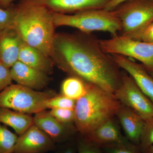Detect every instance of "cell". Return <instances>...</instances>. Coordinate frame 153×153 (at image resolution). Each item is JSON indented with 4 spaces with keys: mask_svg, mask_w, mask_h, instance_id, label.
<instances>
[{
    "mask_svg": "<svg viewBox=\"0 0 153 153\" xmlns=\"http://www.w3.org/2000/svg\"><path fill=\"white\" fill-rule=\"evenodd\" d=\"M51 58L69 76L109 93L114 94L121 83L120 68L91 34H56Z\"/></svg>",
    "mask_w": 153,
    "mask_h": 153,
    "instance_id": "cell-1",
    "label": "cell"
},
{
    "mask_svg": "<svg viewBox=\"0 0 153 153\" xmlns=\"http://www.w3.org/2000/svg\"><path fill=\"white\" fill-rule=\"evenodd\" d=\"M13 27L24 42L52 57L56 35L52 12L38 4L22 0L15 7Z\"/></svg>",
    "mask_w": 153,
    "mask_h": 153,
    "instance_id": "cell-2",
    "label": "cell"
},
{
    "mask_svg": "<svg viewBox=\"0 0 153 153\" xmlns=\"http://www.w3.org/2000/svg\"><path fill=\"white\" fill-rule=\"evenodd\" d=\"M121 103L113 94L88 83L87 92L76 100L74 126L83 137L116 115Z\"/></svg>",
    "mask_w": 153,
    "mask_h": 153,
    "instance_id": "cell-3",
    "label": "cell"
},
{
    "mask_svg": "<svg viewBox=\"0 0 153 153\" xmlns=\"http://www.w3.org/2000/svg\"><path fill=\"white\" fill-rule=\"evenodd\" d=\"M52 15L56 27H70L88 34L106 32L112 36L119 35L121 30L120 22L113 10L94 9L72 14L52 13Z\"/></svg>",
    "mask_w": 153,
    "mask_h": 153,
    "instance_id": "cell-4",
    "label": "cell"
},
{
    "mask_svg": "<svg viewBox=\"0 0 153 153\" xmlns=\"http://www.w3.org/2000/svg\"><path fill=\"white\" fill-rule=\"evenodd\" d=\"M57 95L54 91H37L19 84H11L0 92V107L28 114L47 110L48 100Z\"/></svg>",
    "mask_w": 153,
    "mask_h": 153,
    "instance_id": "cell-5",
    "label": "cell"
},
{
    "mask_svg": "<svg viewBox=\"0 0 153 153\" xmlns=\"http://www.w3.org/2000/svg\"><path fill=\"white\" fill-rule=\"evenodd\" d=\"M120 22L121 36L136 39L153 22V2L129 0L113 10Z\"/></svg>",
    "mask_w": 153,
    "mask_h": 153,
    "instance_id": "cell-6",
    "label": "cell"
},
{
    "mask_svg": "<svg viewBox=\"0 0 153 153\" xmlns=\"http://www.w3.org/2000/svg\"><path fill=\"white\" fill-rule=\"evenodd\" d=\"M102 49L110 55H122L139 61L153 74V43L117 35L100 40Z\"/></svg>",
    "mask_w": 153,
    "mask_h": 153,
    "instance_id": "cell-7",
    "label": "cell"
},
{
    "mask_svg": "<svg viewBox=\"0 0 153 153\" xmlns=\"http://www.w3.org/2000/svg\"><path fill=\"white\" fill-rule=\"evenodd\" d=\"M121 104L127 107L144 120L153 116V104L131 76L123 73L120 85L114 94Z\"/></svg>",
    "mask_w": 153,
    "mask_h": 153,
    "instance_id": "cell-8",
    "label": "cell"
},
{
    "mask_svg": "<svg viewBox=\"0 0 153 153\" xmlns=\"http://www.w3.org/2000/svg\"><path fill=\"white\" fill-rule=\"evenodd\" d=\"M55 143L34 124L18 136L13 153H45L54 149Z\"/></svg>",
    "mask_w": 153,
    "mask_h": 153,
    "instance_id": "cell-9",
    "label": "cell"
},
{
    "mask_svg": "<svg viewBox=\"0 0 153 153\" xmlns=\"http://www.w3.org/2000/svg\"><path fill=\"white\" fill-rule=\"evenodd\" d=\"M111 55L117 66L131 76L153 104V77L144 66L122 55Z\"/></svg>",
    "mask_w": 153,
    "mask_h": 153,
    "instance_id": "cell-10",
    "label": "cell"
},
{
    "mask_svg": "<svg viewBox=\"0 0 153 153\" xmlns=\"http://www.w3.org/2000/svg\"><path fill=\"white\" fill-rule=\"evenodd\" d=\"M44 7L52 13L72 14L104 9L110 0H27Z\"/></svg>",
    "mask_w": 153,
    "mask_h": 153,
    "instance_id": "cell-11",
    "label": "cell"
},
{
    "mask_svg": "<svg viewBox=\"0 0 153 153\" xmlns=\"http://www.w3.org/2000/svg\"><path fill=\"white\" fill-rule=\"evenodd\" d=\"M10 69L12 79L17 84L37 91L42 90L49 84L48 74L19 60Z\"/></svg>",
    "mask_w": 153,
    "mask_h": 153,
    "instance_id": "cell-12",
    "label": "cell"
},
{
    "mask_svg": "<svg viewBox=\"0 0 153 153\" xmlns=\"http://www.w3.org/2000/svg\"><path fill=\"white\" fill-rule=\"evenodd\" d=\"M84 139L100 147H105L129 141L123 136L113 118L98 126L84 137Z\"/></svg>",
    "mask_w": 153,
    "mask_h": 153,
    "instance_id": "cell-13",
    "label": "cell"
},
{
    "mask_svg": "<svg viewBox=\"0 0 153 153\" xmlns=\"http://www.w3.org/2000/svg\"><path fill=\"white\" fill-rule=\"evenodd\" d=\"M33 118L34 124L48 135L55 143L65 140L73 131V129L62 124L46 110L35 114Z\"/></svg>",
    "mask_w": 153,
    "mask_h": 153,
    "instance_id": "cell-14",
    "label": "cell"
},
{
    "mask_svg": "<svg viewBox=\"0 0 153 153\" xmlns=\"http://www.w3.org/2000/svg\"><path fill=\"white\" fill-rule=\"evenodd\" d=\"M116 116L123 128L126 138L130 142L139 146L144 120L132 110L121 104Z\"/></svg>",
    "mask_w": 153,
    "mask_h": 153,
    "instance_id": "cell-15",
    "label": "cell"
},
{
    "mask_svg": "<svg viewBox=\"0 0 153 153\" xmlns=\"http://www.w3.org/2000/svg\"><path fill=\"white\" fill-rule=\"evenodd\" d=\"M22 41L13 27L0 32V61L7 67L18 61Z\"/></svg>",
    "mask_w": 153,
    "mask_h": 153,
    "instance_id": "cell-16",
    "label": "cell"
},
{
    "mask_svg": "<svg viewBox=\"0 0 153 153\" xmlns=\"http://www.w3.org/2000/svg\"><path fill=\"white\" fill-rule=\"evenodd\" d=\"M18 60L49 75L53 71L54 63L51 57L22 41Z\"/></svg>",
    "mask_w": 153,
    "mask_h": 153,
    "instance_id": "cell-17",
    "label": "cell"
},
{
    "mask_svg": "<svg viewBox=\"0 0 153 153\" xmlns=\"http://www.w3.org/2000/svg\"><path fill=\"white\" fill-rule=\"evenodd\" d=\"M0 123L10 127L18 136L25 133L33 124V117L7 108L0 107Z\"/></svg>",
    "mask_w": 153,
    "mask_h": 153,
    "instance_id": "cell-18",
    "label": "cell"
},
{
    "mask_svg": "<svg viewBox=\"0 0 153 153\" xmlns=\"http://www.w3.org/2000/svg\"><path fill=\"white\" fill-rule=\"evenodd\" d=\"M88 83L74 76L65 78L60 86V94L73 100H78L87 92Z\"/></svg>",
    "mask_w": 153,
    "mask_h": 153,
    "instance_id": "cell-19",
    "label": "cell"
},
{
    "mask_svg": "<svg viewBox=\"0 0 153 153\" xmlns=\"http://www.w3.org/2000/svg\"><path fill=\"white\" fill-rule=\"evenodd\" d=\"M19 136L0 123V153H13Z\"/></svg>",
    "mask_w": 153,
    "mask_h": 153,
    "instance_id": "cell-20",
    "label": "cell"
},
{
    "mask_svg": "<svg viewBox=\"0 0 153 153\" xmlns=\"http://www.w3.org/2000/svg\"><path fill=\"white\" fill-rule=\"evenodd\" d=\"M49 112L62 124L71 128L76 129L74 126V109L53 108L50 109Z\"/></svg>",
    "mask_w": 153,
    "mask_h": 153,
    "instance_id": "cell-21",
    "label": "cell"
},
{
    "mask_svg": "<svg viewBox=\"0 0 153 153\" xmlns=\"http://www.w3.org/2000/svg\"><path fill=\"white\" fill-rule=\"evenodd\" d=\"M76 101L60 94L56 95L48 100L46 103L47 109H74Z\"/></svg>",
    "mask_w": 153,
    "mask_h": 153,
    "instance_id": "cell-22",
    "label": "cell"
},
{
    "mask_svg": "<svg viewBox=\"0 0 153 153\" xmlns=\"http://www.w3.org/2000/svg\"><path fill=\"white\" fill-rule=\"evenodd\" d=\"M153 145V116L145 120L139 144L141 151Z\"/></svg>",
    "mask_w": 153,
    "mask_h": 153,
    "instance_id": "cell-23",
    "label": "cell"
},
{
    "mask_svg": "<svg viewBox=\"0 0 153 153\" xmlns=\"http://www.w3.org/2000/svg\"><path fill=\"white\" fill-rule=\"evenodd\" d=\"M107 153H141L139 146L129 141L104 147Z\"/></svg>",
    "mask_w": 153,
    "mask_h": 153,
    "instance_id": "cell-24",
    "label": "cell"
},
{
    "mask_svg": "<svg viewBox=\"0 0 153 153\" xmlns=\"http://www.w3.org/2000/svg\"><path fill=\"white\" fill-rule=\"evenodd\" d=\"M15 16V7L7 8L0 7V32L13 27Z\"/></svg>",
    "mask_w": 153,
    "mask_h": 153,
    "instance_id": "cell-25",
    "label": "cell"
},
{
    "mask_svg": "<svg viewBox=\"0 0 153 153\" xmlns=\"http://www.w3.org/2000/svg\"><path fill=\"white\" fill-rule=\"evenodd\" d=\"M10 69L0 61V92L12 84Z\"/></svg>",
    "mask_w": 153,
    "mask_h": 153,
    "instance_id": "cell-26",
    "label": "cell"
},
{
    "mask_svg": "<svg viewBox=\"0 0 153 153\" xmlns=\"http://www.w3.org/2000/svg\"><path fill=\"white\" fill-rule=\"evenodd\" d=\"M78 153H103L100 147L83 139L78 144Z\"/></svg>",
    "mask_w": 153,
    "mask_h": 153,
    "instance_id": "cell-27",
    "label": "cell"
},
{
    "mask_svg": "<svg viewBox=\"0 0 153 153\" xmlns=\"http://www.w3.org/2000/svg\"><path fill=\"white\" fill-rule=\"evenodd\" d=\"M135 40L153 43V22L143 31Z\"/></svg>",
    "mask_w": 153,
    "mask_h": 153,
    "instance_id": "cell-28",
    "label": "cell"
},
{
    "mask_svg": "<svg viewBox=\"0 0 153 153\" xmlns=\"http://www.w3.org/2000/svg\"><path fill=\"white\" fill-rule=\"evenodd\" d=\"M128 1L129 0H110L104 9L108 11L113 10L120 5Z\"/></svg>",
    "mask_w": 153,
    "mask_h": 153,
    "instance_id": "cell-29",
    "label": "cell"
},
{
    "mask_svg": "<svg viewBox=\"0 0 153 153\" xmlns=\"http://www.w3.org/2000/svg\"><path fill=\"white\" fill-rule=\"evenodd\" d=\"M14 0H0V7L7 8L12 6Z\"/></svg>",
    "mask_w": 153,
    "mask_h": 153,
    "instance_id": "cell-30",
    "label": "cell"
},
{
    "mask_svg": "<svg viewBox=\"0 0 153 153\" xmlns=\"http://www.w3.org/2000/svg\"><path fill=\"white\" fill-rule=\"evenodd\" d=\"M60 153H75V151L72 147H68L64 149Z\"/></svg>",
    "mask_w": 153,
    "mask_h": 153,
    "instance_id": "cell-31",
    "label": "cell"
},
{
    "mask_svg": "<svg viewBox=\"0 0 153 153\" xmlns=\"http://www.w3.org/2000/svg\"><path fill=\"white\" fill-rule=\"evenodd\" d=\"M143 153H153V145L142 151Z\"/></svg>",
    "mask_w": 153,
    "mask_h": 153,
    "instance_id": "cell-32",
    "label": "cell"
},
{
    "mask_svg": "<svg viewBox=\"0 0 153 153\" xmlns=\"http://www.w3.org/2000/svg\"><path fill=\"white\" fill-rule=\"evenodd\" d=\"M150 74H151V75H152V76L153 77V73H150Z\"/></svg>",
    "mask_w": 153,
    "mask_h": 153,
    "instance_id": "cell-33",
    "label": "cell"
},
{
    "mask_svg": "<svg viewBox=\"0 0 153 153\" xmlns=\"http://www.w3.org/2000/svg\"><path fill=\"white\" fill-rule=\"evenodd\" d=\"M150 1H152L153 2V0H150Z\"/></svg>",
    "mask_w": 153,
    "mask_h": 153,
    "instance_id": "cell-34",
    "label": "cell"
}]
</instances>
